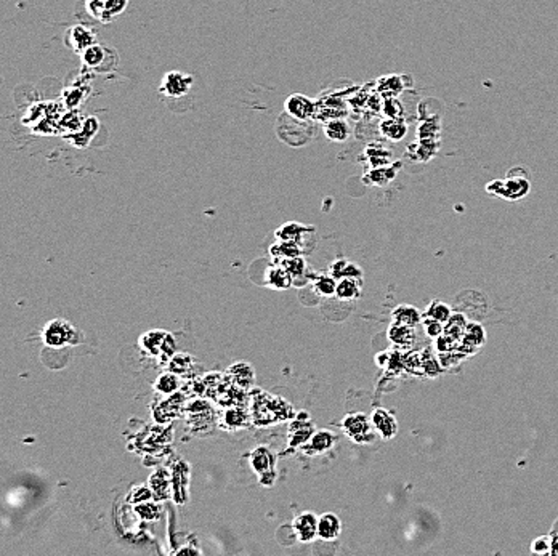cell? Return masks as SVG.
Masks as SVG:
<instances>
[{
    "instance_id": "cell-1",
    "label": "cell",
    "mask_w": 558,
    "mask_h": 556,
    "mask_svg": "<svg viewBox=\"0 0 558 556\" xmlns=\"http://www.w3.org/2000/svg\"><path fill=\"white\" fill-rule=\"evenodd\" d=\"M489 193L502 196L508 201H517L530 193V180L518 169H512L510 175L504 182H491L486 187Z\"/></svg>"
},
{
    "instance_id": "cell-2",
    "label": "cell",
    "mask_w": 558,
    "mask_h": 556,
    "mask_svg": "<svg viewBox=\"0 0 558 556\" xmlns=\"http://www.w3.org/2000/svg\"><path fill=\"white\" fill-rule=\"evenodd\" d=\"M342 428L345 431V435L358 444L371 443L374 440V426L372 420L366 416V413H348L343 418Z\"/></svg>"
},
{
    "instance_id": "cell-3",
    "label": "cell",
    "mask_w": 558,
    "mask_h": 556,
    "mask_svg": "<svg viewBox=\"0 0 558 556\" xmlns=\"http://www.w3.org/2000/svg\"><path fill=\"white\" fill-rule=\"evenodd\" d=\"M194 79L186 72L182 71H169L161 80L159 91L164 96L169 98H183L189 94L193 87Z\"/></svg>"
},
{
    "instance_id": "cell-4",
    "label": "cell",
    "mask_w": 558,
    "mask_h": 556,
    "mask_svg": "<svg viewBox=\"0 0 558 556\" xmlns=\"http://www.w3.org/2000/svg\"><path fill=\"white\" fill-rule=\"evenodd\" d=\"M81 55H82V63L90 67V70L98 72H106L104 71L103 63H106L109 71H113V67L118 65V60L111 61V58H118V55L114 53V50H109V48L103 47L100 44L90 45L87 50H84Z\"/></svg>"
},
{
    "instance_id": "cell-5",
    "label": "cell",
    "mask_w": 558,
    "mask_h": 556,
    "mask_svg": "<svg viewBox=\"0 0 558 556\" xmlns=\"http://www.w3.org/2000/svg\"><path fill=\"white\" fill-rule=\"evenodd\" d=\"M284 111L286 114L292 117L294 121L306 122L315 117L318 108L315 100H311V98L305 96L302 94H294L286 98Z\"/></svg>"
},
{
    "instance_id": "cell-6",
    "label": "cell",
    "mask_w": 558,
    "mask_h": 556,
    "mask_svg": "<svg viewBox=\"0 0 558 556\" xmlns=\"http://www.w3.org/2000/svg\"><path fill=\"white\" fill-rule=\"evenodd\" d=\"M143 348L152 356L172 355L175 350V342L169 332L151 330L142 337Z\"/></svg>"
},
{
    "instance_id": "cell-7",
    "label": "cell",
    "mask_w": 558,
    "mask_h": 556,
    "mask_svg": "<svg viewBox=\"0 0 558 556\" xmlns=\"http://www.w3.org/2000/svg\"><path fill=\"white\" fill-rule=\"evenodd\" d=\"M250 463L257 474H260V481L263 484H267V479H269V484H273V478L276 477L274 465L276 457L272 450L265 446L257 447L252 454H250Z\"/></svg>"
},
{
    "instance_id": "cell-8",
    "label": "cell",
    "mask_w": 558,
    "mask_h": 556,
    "mask_svg": "<svg viewBox=\"0 0 558 556\" xmlns=\"http://www.w3.org/2000/svg\"><path fill=\"white\" fill-rule=\"evenodd\" d=\"M315 433V425L308 417V413H298V417L294 420L289 428V444L292 447L303 446L305 443L310 441V438Z\"/></svg>"
},
{
    "instance_id": "cell-9",
    "label": "cell",
    "mask_w": 558,
    "mask_h": 556,
    "mask_svg": "<svg viewBox=\"0 0 558 556\" xmlns=\"http://www.w3.org/2000/svg\"><path fill=\"white\" fill-rule=\"evenodd\" d=\"M66 42L72 50L77 53H82L84 50H87L90 45L96 44V35L94 30L87 26H84V24H76V26L67 29Z\"/></svg>"
},
{
    "instance_id": "cell-10",
    "label": "cell",
    "mask_w": 558,
    "mask_h": 556,
    "mask_svg": "<svg viewBox=\"0 0 558 556\" xmlns=\"http://www.w3.org/2000/svg\"><path fill=\"white\" fill-rule=\"evenodd\" d=\"M292 529L297 540L305 543L315 540V537H318V516L315 513L305 511L294 520Z\"/></svg>"
},
{
    "instance_id": "cell-11",
    "label": "cell",
    "mask_w": 558,
    "mask_h": 556,
    "mask_svg": "<svg viewBox=\"0 0 558 556\" xmlns=\"http://www.w3.org/2000/svg\"><path fill=\"white\" fill-rule=\"evenodd\" d=\"M308 233H315V228L298 223V221H287L274 231V238L276 240H294L303 247V240Z\"/></svg>"
},
{
    "instance_id": "cell-12",
    "label": "cell",
    "mask_w": 558,
    "mask_h": 556,
    "mask_svg": "<svg viewBox=\"0 0 558 556\" xmlns=\"http://www.w3.org/2000/svg\"><path fill=\"white\" fill-rule=\"evenodd\" d=\"M440 151V140H417L408 148V156L415 162H428Z\"/></svg>"
},
{
    "instance_id": "cell-13",
    "label": "cell",
    "mask_w": 558,
    "mask_h": 556,
    "mask_svg": "<svg viewBox=\"0 0 558 556\" xmlns=\"http://www.w3.org/2000/svg\"><path fill=\"white\" fill-rule=\"evenodd\" d=\"M342 533L340 518L334 513H324L318 518V537L323 540H335Z\"/></svg>"
},
{
    "instance_id": "cell-14",
    "label": "cell",
    "mask_w": 558,
    "mask_h": 556,
    "mask_svg": "<svg viewBox=\"0 0 558 556\" xmlns=\"http://www.w3.org/2000/svg\"><path fill=\"white\" fill-rule=\"evenodd\" d=\"M278 265H281L287 273L292 276V281L296 286H302L303 282L311 279V276L308 274V268H306V262L303 255L294 257V258H286V260H281Z\"/></svg>"
},
{
    "instance_id": "cell-15",
    "label": "cell",
    "mask_w": 558,
    "mask_h": 556,
    "mask_svg": "<svg viewBox=\"0 0 558 556\" xmlns=\"http://www.w3.org/2000/svg\"><path fill=\"white\" fill-rule=\"evenodd\" d=\"M404 89H406L404 77L396 76V74H389V76H384L377 80V91L384 98H398L403 94Z\"/></svg>"
},
{
    "instance_id": "cell-16",
    "label": "cell",
    "mask_w": 558,
    "mask_h": 556,
    "mask_svg": "<svg viewBox=\"0 0 558 556\" xmlns=\"http://www.w3.org/2000/svg\"><path fill=\"white\" fill-rule=\"evenodd\" d=\"M335 440H337V436L333 433V431L321 430V431H316V433H313L310 441L303 444V447H305L306 452L311 454V455L321 454V452H326V450L333 447Z\"/></svg>"
},
{
    "instance_id": "cell-17",
    "label": "cell",
    "mask_w": 558,
    "mask_h": 556,
    "mask_svg": "<svg viewBox=\"0 0 558 556\" xmlns=\"http://www.w3.org/2000/svg\"><path fill=\"white\" fill-rule=\"evenodd\" d=\"M269 253H272L274 262L279 263L281 260H286V258L305 255L306 250L300 244L294 243V240H278V243L269 247Z\"/></svg>"
},
{
    "instance_id": "cell-18",
    "label": "cell",
    "mask_w": 558,
    "mask_h": 556,
    "mask_svg": "<svg viewBox=\"0 0 558 556\" xmlns=\"http://www.w3.org/2000/svg\"><path fill=\"white\" fill-rule=\"evenodd\" d=\"M371 420L374 426H376V430L385 438V440H390V438H394L396 435V428H398L396 420L394 418V416H390V412H387L385 409H376L372 412Z\"/></svg>"
},
{
    "instance_id": "cell-19",
    "label": "cell",
    "mask_w": 558,
    "mask_h": 556,
    "mask_svg": "<svg viewBox=\"0 0 558 556\" xmlns=\"http://www.w3.org/2000/svg\"><path fill=\"white\" fill-rule=\"evenodd\" d=\"M324 135L335 143H343L350 138L352 128L348 126V122L342 117H335V119H329L324 126Z\"/></svg>"
},
{
    "instance_id": "cell-20",
    "label": "cell",
    "mask_w": 558,
    "mask_h": 556,
    "mask_svg": "<svg viewBox=\"0 0 558 556\" xmlns=\"http://www.w3.org/2000/svg\"><path fill=\"white\" fill-rule=\"evenodd\" d=\"M380 133L390 141H401L408 135V123L403 117L396 119H385L380 122Z\"/></svg>"
},
{
    "instance_id": "cell-21",
    "label": "cell",
    "mask_w": 558,
    "mask_h": 556,
    "mask_svg": "<svg viewBox=\"0 0 558 556\" xmlns=\"http://www.w3.org/2000/svg\"><path fill=\"white\" fill-rule=\"evenodd\" d=\"M265 282H267V286H269L272 289H276V290H287L294 286L292 276L278 263H276L274 267L268 268Z\"/></svg>"
},
{
    "instance_id": "cell-22",
    "label": "cell",
    "mask_w": 558,
    "mask_h": 556,
    "mask_svg": "<svg viewBox=\"0 0 558 556\" xmlns=\"http://www.w3.org/2000/svg\"><path fill=\"white\" fill-rule=\"evenodd\" d=\"M361 287H363V281L359 277H345V279L337 281L335 295L340 300H355L361 295Z\"/></svg>"
},
{
    "instance_id": "cell-23",
    "label": "cell",
    "mask_w": 558,
    "mask_h": 556,
    "mask_svg": "<svg viewBox=\"0 0 558 556\" xmlns=\"http://www.w3.org/2000/svg\"><path fill=\"white\" fill-rule=\"evenodd\" d=\"M329 274L335 277L337 281L345 279V277H359V279H363V269H361L358 265L348 260L334 262L329 268Z\"/></svg>"
},
{
    "instance_id": "cell-24",
    "label": "cell",
    "mask_w": 558,
    "mask_h": 556,
    "mask_svg": "<svg viewBox=\"0 0 558 556\" xmlns=\"http://www.w3.org/2000/svg\"><path fill=\"white\" fill-rule=\"evenodd\" d=\"M400 164H395V165H384V167H376V169H372L369 172V175H367L366 180L369 182L374 187H385V184L390 183L394 178L396 177V170Z\"/></svg>"
},
{
    "instance_id": "cell-25",
    "label": "cell",
    "mask_w": 558,
    "mask_h": 556,
    "mask_svg": "<svg viewBox=\"0 0 558 556\" xmlns=\"http://www.w3.org/2000/svg\"><path fill=\"white\" fill-rule=\"evenodd\" d=\"M389 337L390 342H394L398 347H409L414 342V329L411 326L394 323L389 329Z\"/></svg>"
},
{
    "instance_id": "cell-26",
    "label": "cell",
    "mask_w": 558,
    "mask_h": 556,
    "mask_svg": "<svg viewBox=\"0 0 558 556\" xmlns=\"http://www.w3.org/2000/svg\"><path fill=\"white\" fill-rule=\"evenodd\" d=\"M440 117H427V119H422L417 127V140H440Z\"/></svg>"
},
{
    "instance_id": "cell-27",
    "label": "cell",
    "mask_w": 558,
    "mask_h": 556,
    "mask_svg": "<svg viewBox=\"0 0 558 556\" xmlns=\"http://www.w3.org/2000/svg\"><path fill=\"white\" fill-rule=\"evenodd\" d=\"M228 374L242 388H249L254 383V369L247 362H236L228 369Z\"/></svg>"
},
{
    "instance_id": "cell-28",
    "label": "cell",
    "mask_w": 558,
    "mask_h": 556,
    "mask_svg": "<svg viewBox=\"0 0 558 556\" xmlns=\"http://www.w3.org/2000/svg\"><path fill=\"white\" fill-rule=\"evenodd\" d=\"M364 154L369 159V164L372 169H376V167H384V165H389L390 160H391V152L389 150H385L382 145H377V143H371L366 146Z\"/></svg>"
},
{
    "instance_id": "cell-29",
    "label": "cell",
    "mask_w": 558,
    "mask_h": 556,
    "mask_svg": "<svg viewBox=\"0 0 558 556\" xmlns=\"http://www.w3.org/2000/svg\"><path fill=\"white\" fill-rule=\"evenodd\" d=\"M391 314H394L395 323H400V324H404V326H411V327L417 326V323H419V321H420L419 311H417L414 306H409V305H400L398 308H395L394 313H391Z\"/></svg>"
},
{
    "instance_id": "cell-30",
    "label": "cell",
    "mask_w": 558,
    "mask_h": 556,
    "mask_svg": "<svg viewBox=\"0 0 558 556\" xmlns=\"http://www.w3.org/2000/svg\"><path fill=\"white\" fill-rule=\"evenodd\" d=\"M155 388L162 394H174L180 388L179 375L170 372V370L162 375H159V379L155 383Z\"/></svg>"
},
{
    "instance_id": "cell-31",
    "label": "cell",
    "mask_w": 558,
    "mask_h": 556,
    "mask_svg": "<svg viewBox=\"0 0 558 556\" xmlns=\"http://www.w3.org/2000/svg\"><path fill=\"white\" fill-rule=\"evenodd\" d=\"M313 279V289L323 296H330L335 294L337 289V279L330 274H318Z\"/></svg>"
},
{
    "instance_id": "cell-32",
    "label": "cell",
    "mask_w": 558,
    "mask_h": 556,
    "mask_svg": "<svg viewBox=\"0 0 558 556\" xmlns=\"http://www.w3.org/2000/svg\"><path fill=\"white\" fill-rule=\"evenodd\" d=\"M103 2H104L103 23L111 21L116 16L124 13L128 5V0H103Z\"/></svg>"
},
{
    "instance_id": "cell-33",
    "label": "cell",
    "mask_w": 558,
    "mask_h": 556,
    "mask_svg": "<svg viewBox=\"0 0 558 556\" xmlns=\"http://www.w3.org/2000/svg\"><path fill=\"white\" fill-rule=\"evenodd\" d=\"M135 511H137L140 518L145 521H157L159 516H161V508H159V505L155 502H150V500L137 504Z\"/></svg>"
},
{
    "instance_id": "cell-34",
    "label": "cell",
    "mask_w": 558,
    "mask_h": 556,
    "mask_svg": "<svg viewBox=\"0 0 558 556\" xmlns=\"http://www.w3.org/2000/svg\"><path fill=\"white\" fill-rule=\"evenodd\" d=\"M382 113L385 119H396V117H403L404 108L398 98H384Z\"/></svg>"
},
{
    "instance_id": "cell-35",
    "label": "cell",
    "mask_w": 558,
    "mask_h": 556,
    "mask_svg": "<svg viewBox=\"0 0 558 556\" xmlns=\"http://www.w3.org/2000/svg\"><path fill=\"white\" fill-rule=\"evenodd\" d=\"M191 362H193V357H191V356L185 355V353H179V355H175V356L170 360V362H169V370H170V372L177 374V375H180V374L185 372V366H183V364H186V367L189 369V367L193 366Z\"/></svg>"
},
{
    "instance_id": "cell-36",
    "label": "cell",
    "mask_w": 558,
    "mask_h": 556,
    "mask_svg": "<svg viewBox=\"0 0 558 556\" xmlns=\"http://www.w3.org/2000/svg\"><path fill=\"white\" fill-rule=\"evenodd\" d=\"M450 316H451L450 308L443 304H440V301H433L427 310V318H432L435 321H438V323H445V321L450 319Z\"/></svg>"
},
{
    "instance_id": "cell-37",
    "label": "cell",
    "mask_w": 558,
    "mask_h": 556,
    "mask_svg": "<svg viewBox=\"0 0 558 556\" xmlns=\"http://www.w3.org/2000/svg\"><path fill=\"white\" fill-rule=\"evenodd\" d=\"M225 422H226V425L231 426V428L246 425V412H244L242 409H231V411L226 412Z\"/></svg>"
},
{
    "instance_id": "cell-38",
    "label": "cell",
    "mask_w": 558,
    "mask_h": 556,
    "mask_svg": "<svg viewBox=\"0 0 558 556\" xmlns=\"http://www.w3.org/2000/svg\"><path fill=\"white\" fill-rule=\"evenodd\" d=\"M531 550L535 553L544 555V553H552V540L549 537H539L535 542H532Z\"/></svg>"
},
{
    "instance_id": "cell-39",
    "label": "cell",
    "mask_w": 558,
    "mask_h": 556,
    "mask_svg": "<svg viewBox=\"0 0 558 556\" xmlns=\"http://www.w3.org/2000/svg\"><path fill=\"white\" fill-rule=\"evenodd\" d=\"M425 326H427V332L430 333V335H433V337L438 335V333L441 332V329H443V326H440L438 321H435L432 318H430V321L425 319Z\"/></svg>"
},
{
    "instance_id": "cell-40",
    "label": "cell",
    "mask_w": 558,
    "mask_h": 556,
    "mask_svg": "<svg viewBox=\"0 0 558 556\" xmlns=\"http://www.w3.org/2000/svg\"><path fill=\"white\" fill-rule=\"evenodd\" d=\"M552 553L558 555V535L555 537L554 540H552Z\"/></svg>"
}]
</instances>
